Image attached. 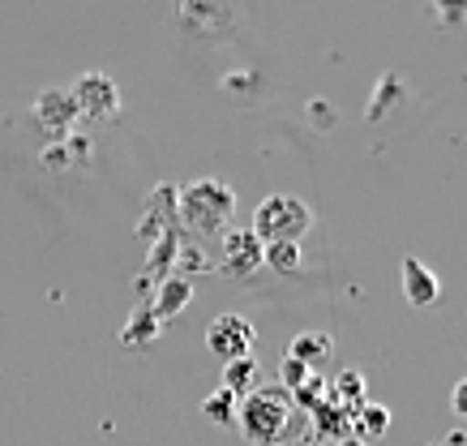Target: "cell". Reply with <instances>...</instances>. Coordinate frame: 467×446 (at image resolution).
<instances>
[{"instance_id": "6da1fadb", "label": "cell", "mask_w": 467, "mask_h": 446, "mask_svg": "<svg viewBox=\"0 0 467 446\" xmlns=\"http://www.w3.org/2000/svg\"><path fill=\"white\" fill-rule=\"evenodd\" d=\"M241 412V433L244 442L254 446H279L292 430V417H296V399L287 395L284 387H262L254 395H244V403H236Z\"/></svg>"}, {"instance_id": "7a4b0ae2", "label": "cell", "mask_w": 467, "mask_h": 446, "mask_svg": "<svg viewBox=\"0 0 467 446\" xmlns=\"http://www.w3.org/2000/svg\"><path fill=\"white\" fill-rule=\"evenodd\" d=\"M313 228V206L296 193H270L254 211V236L262 245H300V236Z\"/></svg>"}, {"instance_id": "3957f363", "label": "cell", "mask_w": 467, "mask_h": 446, "mask_svg": "<svg viewBox=\"0 0 467 446\" xmlns=\"http://www.w3.org/2000/svg\"><path fill=\"white\" fill-rule=\"evenodd\" d=\"M236 215V193L214 181V176H202L193 185L181 189V219L202 236H214V232L227 228V219Z\"/></svg>"}, {"instance_id": "277c9868", "label": "cell", "mask_w": 467, "mask_h": 446, "mask_svg": "<svg viewBox=\"0 0 467 446\" xmlns=\"http://www.w3.org/2000/svg\"><path fill=\"white\" fill-rule=\"evenodd\" d=\"M257 344V331H254V322L241 314H219L211 322V331H206V347H211L214 357H223V360H241L249 357Z\"/></svg>"}, {"instance_id": "5b68a950", "label": "cell", "mask_w": 467, "mask_h": 446, "mask_svg": "<svg viewBox=\"0 0 467 446\" xmlns=\"http://www.w3.org/2000/svg\"><path fill=\"white\" fill-rule=\"evenodd\" d=\"M73 103H78V116H95V120H108L120 108V90L108 73H82L73 82Z\"/></svg>"}, {"instance_id": "8992f818", "label": "cell", "mask_w": 467, "mask_h": 446, "mask_svg": "<svg viewBox=\"0 0 467 446\" xmlns=\"http://www.w3.org/2000/svg\"><path fill=\"white\" fill-rule=\"evenodd\" d=\"M35 120L43 125V133H47L52 142H65L73 130V120H78V103H73L69 90H60V87L43 90L39 103H35Z\"/></svg>"}, {"instance_id": "52a82bcc", "label": "cell", "mask_w": 467, "mask_h": 446, "mask_svg": "<svg viewBox=\"0 0 467 446\" xmlns=\"http://www.w3.org/2000/svg\"><path fill=\"white\" fill-rule=\"evenodd\" d=\"M223 271L232 275V279H249V275L262 266V241H257L249 228L241 232H227L223 236Z\"/></svg>"}, {"instance_id": "ba28073f", "label": "cell", "mask_w": 467, "mask_h": 446, "mask_svg": "<svg viewBox=\"0 0 467 446\" xmlns=\"http://www.w3.org/2000/svg\"><path fill=\"white\" fill-rule=\"evenodd\" d=\"M403 296H408L416 309H429V305H438V296H441L438 275L429 271L425 262L403 258Z\"/></svg>"}, {"instance_id": "9c48e42d", "label": "cell", "mask_w": 467, "mask_h": 446, "mask_svg": "<svg viewBox=\"0 0 467 446\" xmlns=\"http://www.w3.org/2000/svg\"><path fill=\"white\" fill-rule=\"evenodd\" d=\"M330 352H335V344H330V335L326 331H305L292 339V347H287V357L300 360V365H309V369H317V365H326L330 360Z\"/></svg>"}, {"instance_id": "30bf717a", "label": "cell", "mask_w": 467, "mask_h": 446, "mask_svg": "<svg viewBox=\"0 0 467 446\" xmlns=\"http://www.w3.org/2000/svg\"><path fill=\"white\" fill-rule=\"evenodd\" d=\"M189 301H193V284H189L184 275H171L168 284L159 288V301H155V309H150V314H155V317H171V314H181Z\"/></svg>"}, {"instance_id": "8fae6325", "label": "cell", "mask_w": 467, "mask_h": 446, "mask_svg": "<svg viewBox=\"0 0 467 446\" xmlns=\"http://www.w3.org/2000/svg\"><path fill=\"white\" fill-rule=\"evenodd\" d=\"M257 378V357L249 352V357H241V360H227V369H223V390H232L236 399H241V390L249 387Z\"/></svg>"}, {"instance_id": "7c38bea8", "label": "cell", "mask_w": 467, "mask_h": 446, "mask_svg": "<svg viewBox=\"0 0 467 446\" xmlns=\"http://www.w3.org/2000/svg\"><path fill=\"white\" fill-rule=\"evenodd\" d=\"M262 266L279 275H296L300 271V245H262Z\"/></svg>"}, {"instance_id": "4fadbf2b", "label": "cell", "mask_w": 467, "mask_h": 446, "mask_svg": "<svg viewBox=\"0 0 467 446\" xmlns=\"http://www.w3.org/2000/svg\"><path fill=\"white\" fill-rule=\"evenodd\" d=\"M356 417V425H360V433H386L390 430V412L386 408H378V403H360V412H352Z\"/></svg>"}, {"instance_id": "5bb4252c", "label": "cell", "mask_w": 467, "mask_h": 446, "mask_svg": "<svg viewBox=\"0 0 467 446\" xmlns=\"http://www.w3.org/2000/svg\"><path fill=\"white\" fill-rule=\"evenodd\" d=\"M236 403H241V399H236L232 390H223V387H219V390H214V395H211V399H206V417H211V420H219V425H223V420H232V417H236Z\"/></svg>"}, {"instance_id": "9a60e30c", "label": "cell", "mask_w": 467, "mask_h": 446, "mask_svg": "<svg viewBox=\"0 0 467 446\" xmlns=\"http://www.w3.org/2000/svg\"><path fill=\"white\" fill-rule=\"evenodd\" d=\"M309 378H313L309 365H300V360H292V357L284 360V390H287V395H292V390H300Z\"/></svg>"}, {"instance_id": "2e32d148", "label": "cell", "mask_w": 467, "mask_h": 446, "mask_svg": "<svg viewBox=\"0 0 467 446\" xmlns=\"http://www.w3.org/2000/svg\"><path fill=\"white\" fill-rule=\"evenodd\" d=\"M360 390H365L360 374H356V369H348V374L339 378V395H343V399H352V403H360Z\"/></svg>"}, {"instance_id": "e0dca14e", "label": "cell", "mask_w": 467, "mask_h": 446, "mask_svg": "<svg viewBox=\"0 0 467 446\" xmlns=\"http://www.w3.org/2000/svg\"><path fill=\"white\" fill-rule=\"evenodd\" d=\"M451 403H454V412H459V417H467V378H463V382H459V387H454Z\"/></svg>"}, {"instance_id": "ac0fdd59", "label": "cell", "mask_w": 467, "mask_h": 446, "mask_svg": "<svg viewBox=\"0 0 467 446\" xmlns=\"http://www.w3.org/2000/svg\"><path fill=\"white\" fill-rule=\"evenodd\" d=\"M339 446H365V438H343Z\"/></svg>"}]
</instances>
